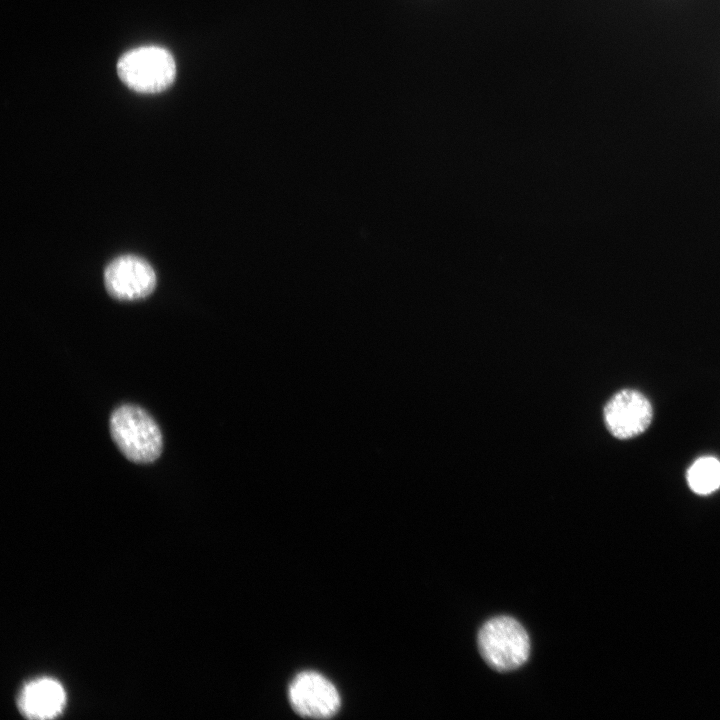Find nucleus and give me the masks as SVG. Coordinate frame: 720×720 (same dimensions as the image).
Here are the masks:
<instances>
[{"label": "nucleus", "mask_w": 720, "mask_h": 720, "mask_svg": "<svg viewBox=\"0 0 720 720\" xmlns=\"http://www.w3.org/2000/svg\"><path fill=\"white\" fill-rule=\"evenodd\" d=\"M110 432L120 451L133 462L150 463L161 454V431L154 419L138 406L126 404L114 410Z\"/></svg>", "instance_id": "1"}, {"label": "nucleus", "mask_w": 720, "mask_h": 720, "mask_svg": "<svg viewBox=\"0 0 720 720\" xmlns=\"http://www.w3.org/2000/svg\"><path fill=\"white\" fill-rule=\"evenodd\" d=\"M478 648L485 662L500 672L522 666L529 657L526 630L514 618L499 616L488 620L478 633Z\"/></svg>", "instance_id": "2"}, {"label": "nucleus", "mask_w": 720, "mask_h": 720, "mask_svg": "<svg viewBox=\"0 0 720 720\" xmlns=\"http://www.w3.org/2000/svg\"><path fill=\"white\" fill-rule=\"evenodd\" d=\"M122 82L139 93H158L167 89L176 76L172 54L159 46H142L126 52L117 63Z\"/></svg>", "instance_id": "3"}, {"label": "nucleus", "mask_w": 720, "mask_h": 720, "mask_svg": "<svg viewBox=\"0 0 720 720\" xmlns=\"http://www.w3.org/2000/svg\"><path fill=\"white\" fill-rule=\"evenodd\" d=\"M108 293L119 300L132 301L148 296L155 288L156 275L151 265L135 255L115 258L105 269Z\"/></svg>", "instance_id": "4"}, {"label": "nucleus", "mask_w": 720, "mask_h": 720, "mask_svg": "<svg viewBox=\"0 0 720 720\" xmlns=\"http://www.w3.org/2000/svg\"><path fill=\"white\" fill-rule=\"evenodd\" d=\"M653 410L640 392L624 389L614 394L604 407V421L609 432L618 439H630L643 433L650 425Z\"/></svg>", "instance_id": "5"}, {"label": "nucleus", "mask_w": 720, "mask_h": 720, "mask_svg": "<svg viewBox=\"0 0 720 720\" xmlns=\"http://www.w3.org/2000/svg\"><path fill=\"white\" fill-rule=\"evenodd\" d=\"M289 700L293 709L303 717L329 718L340 707L335 686L324 676L313 671L298 674L289 687Z\"/></svg>", "instance_id": "6"}, {"label": "nucleus", "mask_w": 720, "mask_h": 720, "mask_svg": "<svg viewBox=\"0 0 720 720\" xmlns=\"http://www.w3.org/2000/svg\"><path fill=\"white\" fill-rule=\"evenodd\" d=\"M66 703L62 685L55 679L42 677L26 683L18 697L21 713L31 719H50L58 716Z\"/></svg>", "instance_id": "7"}, {"label": "nucleus", "mask_w": 720, "mask_h": 720, "mask_svg": "<svg viewBox=\"0 0 720 720\" xmlns=\"http://www.w3.org/2000/svg\"><path fill=\"white\" fill-rule=\"evenodd\" d=\"M687 482L695 493L714 492L720 487V461L710 456L697 459L687 471Z\"/></svg>", "instance_id": "8"}]
</instances>
